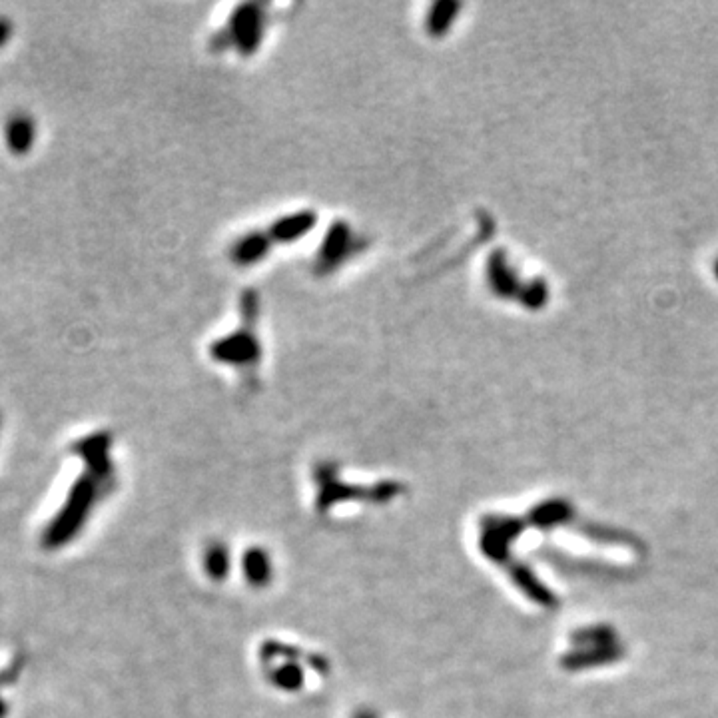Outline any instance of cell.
Here are the masks:
<instances>
[{
	"mask_svg": "<svg viewBox=\"0 0 718 718\" xmlns=\"http://www.w3.org/2000/svg\"><path fill=\"white\" fill-rule=\"evenodd\" d=\"M36 120L28 112H14L4 124V142L10 154L24 156L36 142Z\"/></svg>",
	"mask_w": 718,
	"mask_h": 718,
	"instance_id": "cell-1",
	"label": "cell"
},
{
	"mask_svg": "<svg viewBox=\"0 0 718 718\" xmlns=\"http://www.w3.org/2000/svg\"><path fill=\"white\" fill-rule=\"evenodd\" d=\"M10 36H12V24L8 18L0 16V48L10 40Z\"/></svg>",
	"mask_w": 718,
	"mask_h": 718,
	"instance_id": "cell-2",
	"label": "cell"
},
{
	"mask_svg": "<svg viewBox=\"0 0 718 718\" xmlns=\"http://www.w3.org/2000/svg\"><path fill=\"white\" fill-rule=\"evenodd\" d=\"M2 703V701H0ZM0 715H2V705H0Z\"/></svg>",
	"mask_w": 718,
	"mask_h": 718,
	"instance_id": "cell-3",
	"label": "cell"
}]
</instances>
